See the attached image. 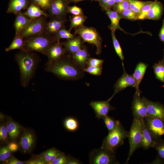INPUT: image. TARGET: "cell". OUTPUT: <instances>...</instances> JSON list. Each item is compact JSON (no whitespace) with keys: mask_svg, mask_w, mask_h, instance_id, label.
<instances>
[{"mask_svg":"<svg viewBox=\"0 0 164 164\" xmlns=\"http://www.w3.org/2000/svg\"><path fill=\"white\" fill-rule=\"evenodd\" d=\"M45 70L53 73L60 79L75 80L83 77L85 72L74 62L70 54L65 53L56 60L48 61Z\"/></svg>","mask_w":164,"mask_h":164,"instance_id":"6da1fadb","label":"cell"},{"mask_svg":"<svg viewBox=\"0 0 164 164\" xmlns=\"http://www.w3.org/2000/svg\"><path fill=\"white\" fill-rule=\"evenodd\" d=\"M15 59L19 70L21 84L26 87L35 75L40 59L34 52L20 50Z\"/></svg>","mask_w":164,"mask_h":164,"instance_id":"7a4b0ae2","label":"cell"},{"mask_svg":"<svg viewBox=\"0 0 164 164\" xmlns=\"http://www.w3.org/2000/svg\"><path fill=\"white\" fill-rule=\"evenodd\" d=\"M25 45L22 50L39 52L46 56L51 46L57 41L54 36L41 34L24 38Z\"/></svg>","mask_w":164,"mask_h":164,"instance_id":"3957f363","label":"cell"},{"mask_svg":"<svg viewBox=\"0 0 164 164\" xmlns=\"http://www.w3.org/2000/svg\"><path fill=\"white\" fill-rule=\"evenodd\" d=\"M128 132L125 130L119 121L117 120L114 129L109 132L104 139L101 147L106 148L115 152L124 143V140L128 138Z\"/></svg>","mask_w":164,"mask_h":164,"instance_id":"277c9868","label":"cell"},{"mask_svg":"<svg viewBox=\"0 0 164 164\" xmlns=\"http://www.w3.org/2000/svg\"><path fill=\"white\" fill-rule=\"evenodd\" d=\"M74 29V34L80 36L84 43L87 42L95 46L96 54H100L102 51V39L95 28L83 25Z\"/></svg>","mask_w":164,"mask_h":164,"instance_id":"5b68a950","label":"cell"},{"mask_svg":"<svg viewBox=\"0 0 164 164\" xmlns=\"http://www.w3.org/2000/svg\"><path fill=\"white\" fill-rule=\"evenodd\" d=\"M130 149L126 164H127L134 151L141 147L142 142V120L134 118L128 138Z\"/></svg>","mask_w":164,"mask_h":164,"instance_id":"8992f818","label":"cell"},{"mask_svg":"<svg viewBox=\"0 0 164 164\" xmlns=\"http://www.w3.org/2000/svg\"><path fill=\"white\" fill-rule=\"evenodd\" d=\"M89 162L91 164L119 163L115 152L102 147L91 151L89 154Z\"/></svg>","mask_w":164,"mask_h":164,"instance_id":"52a82bcc","label":"cell"},{"mask_svg":"<svg viewBox=\"0 0 164 164\" xmlns=\"http://www.w3.org/2000/svg\"><path fill=\"white\" fill-rule=\"evenodd\" d=\"M47 17L42 16L32 19L21 31L20 35L23 38L41 34H44Z\"/></svg>","mask_w":164,"mask_h":164,"instance_id":"ba28073f","label":"cell"},{"mask_svg":"<svg viewBox=\"0 0 164 164\" xmlns=\"http://www.w3.org/2000/svg\"><path fill=\"white\" fill-rule=\"evenodd\" d=\"M141 93L135 92L131 108L134 118L142 120L148 116V113L147 107L143 98L140 97Z\"/></svg>","mask_w":164,"mask_h":164,"instance_id":"9c48e42d","label":"cell"},{"mask_svg":"<svg viewBox=\"0 0 164 164\" xmlns=\"http://www.w3.org/2000/svg\"><path fill=\"white\" fill-rule=\"evenodd\" d=\"M147 126L156 141L164 135V121L157 118L147 116L144 119Z\"/></svg>","mask_w":164,"mask_h":164,"instance_id":"30bf717a","label":"cell"},{"mask_svg":"<svg viewBox=\"0 0 164 164\" xmlns=\"http://www.w3.org/2000/svg\"><path fill=\"white\" fill-rule=\"evenodd\" d=\"M67 0H52L48 11L50 18H66L69 7Z\"/></svg>","mask_w":164,"mask_h":164,"instance_id":"8fae6325","label":"cell"},{"mask_svg":"<svg viewBox=\"0 0 164 164\" xmlns=\"http://www.w3.org/2000/svg\"><path fill=\"white\" fill-rule=\"evenodd\" d=\"M123 72L122 76L117 80L114 85V92L109 98L111 100L118 93L128 87H135V82L132 75L128 74L126 72L122 62Z\"/></svg>","mask_w":164,"mask_h":164,"instance_id":"7c38bea8","label":"cell"},{"mask_svg":"<svg viewBox=\"0 0 164 164\" xmlns=\"http://www.w3.org/2000/svg\"><path fill=\"white\" fill-rule=\"evenodd\" d=\"M111 100L109 98L103 101H92L89 105L93 109L97 118L103 119L108 115L109 112L115 108L110 104Z\"/></svg>","mask_w":164,"mask_h":164,"instance_id":"4fadbf2b","label":"cell"},{"mask_svg":"<svg viewBox=\"0 0 164 164\" xmlns=\"http://www.w3.org/2000/svg\"><path fill=\"white\" fill-rule=\"evenodd\" d=\"M47 21L45 28L44 34L54 36L62 28L65 27V24L67 21L66 18H50Z\"/></svg>","mask_w":164,"mask_h":164,"instance_id":"5bb4252c","label":"cell"},{"mask_svg":"<svg viewBox=\"0 0 164 164\" xmlns=\"http://www.w3.org/2000/svg\"><path fill=\"white\" fill-rule=\"evenodd\" d=\"M146 105L148 116L161 119L164 121V106L157 102L152 101L142 97Z\"/></svg>","mask_w":164,"mask_h":164,"instance_id":"9a60e30c","label":"cell"},{"mask_svg":"<svg viewBox=\"0 0 164 164\" xmlns=\"http://www.w3.org/2000/svg\"><path fill=\"white\" fill-rule=\"evenodd\" d=\"M35 136L33 132L28 129H24L20 138L19 145L24 153L31 152L34 146Z\"/></svg>","mask_w":164,"mask_h":164,"instance_id":"2e32d148","label":"cell"},{"mask_svg":"<svg viewBox=\"0 0 164 164\" xmlns=\"http://www.w3.org/2000/svg\"><path fill=\"white\" fill-rule=\"evenodd\" d=\"M75 63L83 69L87 66V64L90 57L87 47L84 45L80 50L70 54Z\"/></svg>","mask_w":164,"mask_h":164,"instance_id":"e0dca14e","label":"cell"},{"mask_svg":"<svg viewBox=\"0 0 164 164\" xmlns=\"http://www.w3.org/2000/svg\"><path fill=\"white\" fill-rule=\"evenodd\" d=\"M62 43L66 53L71 54L81 49L84 43L80 36H76L73 38L67 39Z\"/></svg>","mask_w":164,"mask_h":164,"instance_id":"ac0fdd59","label":"cell"},{"mask_svg":"<svg viewBox=\"0 0 164 164\" xmlns=\"http://www.w3.org/2000/svg\"><path fill=\"white\" fill-rule=\"evenodd\" d=\"M142 121V142L141 147L147 149L153 146L156 142L149 130L144 119Z\"/></svg>","mask_w":164,"mask_h":164,"instance_id":"d6986e66","label":"cell"},{"mask_svg":"<svg viewBox=\"0 0 164 164\" xmlns=\"http://www.w3.org/2000/svg\"><path fill=\"white\" fill-rule=\"evenodd\" d=\"M30 0H10L6 12L15 15L21 12L22 10L27 9L30 5Z\"/></svg>","mask_w":164,"mask_h":164,"instance_id":"ffe728a7","label":"cell"},{"mask_svg":"<svg viewBox=\"0 0 164 164\" xmlns=\"http://www.w3.org/2000/svg\"><path fill=\"white\" fill-rule=\"evenodd\" d=\"M66 53L62 43L59 40L54 43L50 46L46 56L48 61H51L58 59Z\"/></svg>","mask_w":164,"mask_h":164,"instance_id":"44dd1931","label":"cell"},{"mask_svg":"<svg viewBox=\"0 0 164 164\" xmlns=\"http://www.w3.org/2000/svg\"><path fill=\"white\" fill-rule=\"evenodd\" d=\"M148 65L142 62L137 64L132 74L135 82L136 92H141L139 89V85L145 73Z\"/></svg>","mask_w":164,"mask_h":164,"instance_id":"7402d4cb","label":"cell"},{"mask_svg":"<svg viewBox=\"0 0 164 164\" xmlns=\"http://www.w3.org/2000/svg\"><path fill=\"white\" fill-rule=\"evenodd\" d=\"M15 16L13 24L15 32V36L19 35L22 30L32 20L27 18L22 12L16 14Z\"/></svg>","mask_w":164,"mask_h":164,"instance_id":"603a6c76","label":"cell"},{"mask_svg":"<svg viewBox=\"0 0 164 164\" xmlns=\"http://www.w3.org/2000/svg\"><path fill=\"white\" fill-rule=\"evenodd\" d=\"M28 18L32 20L35 19L42 16L49 17L48 13L42 10L38 6L31 3L26 10L23 13Z\"/></svg>","mask_w":164,"mask_h":164,"instance_id":"cb8c5ba5","label":"cell"},{"mask_svg":"<svg viewBox=\"0 0 164 164\" xmlns=\"http://www.w3.org/2000/svg\"><path fill=\"white\" fill-rule=\"evenodd\" d=\"M164 9L162 3L155 0L149 12L147 19L157 21L160 19L163 14Z\"/></svg>","mask_w":164,"mask_h":164,"instance_id":"d4e9b609","label":"cell"},{"mask_svg":"<svg viewBox=\"0 0 164 164\" xmlns=\"http://www.w3.org/2000/svg\"><path fill=\"white\" fill-rule=\"evenodd\" d=\"M105 12L111 22L110 24L108 26V28L110 30L113 29L115 31L117 29L123 31L120 26L119 22L121 18L119 14L116 11L111 9H108Z\"/></svg>","mask_w":164,"mask_h":164,"instance_id":"484cf974","label":"cell"},{"mask_svg":"<svg viewBox=\"0 0 164 164\" xmlns=\"http://www.w3.org/2000/svg\"><path fill=\"white\" fill-rule=\"evenodd\" d=\"M153 148L156 151L157 155L153 163L164 164V140L161 138L155 143Z\"/></svg>","mask_w":164,"mask_h":164,"instance_id":"4316f807","label":"cell"},{"mask_svg":"<svg viewBox=\"0 0 164 164\" xmlns=\"http://www.w3.org/2000/svg\"><path fill=\"white\" fill-rule=\"evenodd\" d=\"M6 125L9 138L11 140H15L20 134V126L11 119L8 121Z\"/></svg>","mask_w":164,"mask_h":164,"instance_id":"83f0119b","label":"cell"},{"mask_svg":"<svg viewBox=\"0 0 164 164\" xmlns=\"http://www.w3.org/2000/svg\"><path fill=\"white\" fill-rule=\"evenodd\" d=\"M152 67L156 78L164 83V56L161 61L155 63Z\"/></svg>","mask_w":164,"mask_h":164,"instance_id":"f1b7e54d","label":"cell"},{"mask_svg":"<svg viewBox=\"0 0 164 164\" xmlns=\"http://www.w3.org/2000/svg\"><path fill=\"white\" fill-rule=\"evenodd\" d=\"M25 45L24 39L20 35L15 36L12 42L9 46L6 48V52L15 49L22 50Z\"/></svg>","mask_w":164,"mask_h":164,"instance_id":"f546056e","label":"cell"},{"mask_svg":"<svg viewBox=\"0 0 164 164\" xmlns=\"http://www.w3.org/2000/svg\"><path fill=\"white\" fill-rule=\"evenodd\" d=\"M87 17L84 14L79 15H73L70 17V24L69 30L71 32L73 29L83 25Z\"/></svg>","mask_w":164,"mask_h":164,"instance_id":"4dcf8cb0","label":"cell"},{"mask_svg":"<svg viewBox=\"0 0 164 164\" xmlns=\"http://www.w3.org/2000/svg\"><path fill=\"white\" fill-rule=\"evenodd\" d=\"M64 125L65 128L68 131L74 132L78 128L79 123L78 121L73 117L67 118L64 121Z\"/></svg>","mask_w":164,"mask_h":164,"instance_id":"1f68e13d","label":"cell"},{"mask_svg":"<svg viewBox=\"0 0 164 164\" xmlns=\"http://www.w3.org/2000/svg\"><path fill=\"white\" fill-rule=\"evenodd\" d=\"M76 35L71 33L69 30L66 29L64 27L58 31L54 36L56 41L61 39H70L74 38Z\"/></svg>","mask_w":164,"mask_h":164,"instance_id":"d6a6232c","label":"cell"},{"mask_svg":"<svg viewBox=\"0 0 164 164\" xmlns=\"http://www.w3.org/2000/svg\"><path fill=\"white\" fill-rule=\"evenodd\" d=\"M129 3V8L139 15L142 9L147 2L137 0H128Z\"/></svg>","mask_w":164,"mask_h":164,"instance_id":"836d02e7","label":"cell"},{"mask_svg":"<svg viewBox=\"0 0 164 164\" xmlns=\"http://www.w3.org/2000/svg\"><path fill=\"white\" fill-rule=\"evenodd\" d=\"M110 30L113 44L115 52L120 59L122 61L124 60V57L121 47L115 36V32L116 31L113 29H111Z\"/></svg>","mask_w":164,"mask_h":164,"instance_id":"e575fe53","label":"cell"},{"mask_svg":"<svg viewBox=\"0 0 164 164\" xmlns=\"http://www.w3.org/2000/svg\"><path fill=\"white\" fill-rule=\"evenodd\" d=\"M121 19L131 21L138 20V15L129 8L119 14Z\"/></svg>","mask_w":164,"mask_h":164,"instance_id":"d590c367","label":"cell"},{"mask_svg":"<svg viewBox=\"0 0 164 164\" xmlns=\"http://www.w3.org/2000/svg\"><path fill=\"white\" fill-rule=\"evenodd\" d=\"M153 2L148 1L142 8L140 14L138 16V20L147 19L149 12L152 5Z\"/></svg>","mask_w":164,"mask_h":164,"instance_id":"8d00e7d4","label":"cell"},{"mask_svg":"<svg viewBox=\"0 0 164 164\" xmlns=\"http://www.w3.org/2000/svg\"><path fill=\"white\" fill-rule=\"evenodd\" d=\"M56 150L54 148L49 149L38 155L37 157L43 161L46 164H48L50 161L52 155Z\"/></svg>","mask_w":164,"mask_h":164,"instance_id":"74e56055","label":"cell"},{"mask_svg":"<svg viewBox=\"0 0 164 164\" xmlns=\"http://www.w3.org/2000/svg\"><path fill=\"white\" fill-rule=\"evenodd\" d=\"M103 67L101 66H87L83 69L85 72L95 76L101 75L102 72Z\"/></svg>","mask_w":164,"mask_h":164,"instance_id":"f35d334b","label":"cell"},{"mask_svg":"<svg viewBox=\"0 0 164 164\" xmlns=\"http://www.w3.org/2000/svg\"><path fill=\"white\" fill-rule=\"evenodd\" d=\"M103 119L105 126L109 132L111 131L114 129L116 125L117 120H115L108 115L106 116Z\"/></svg>","mask_w":164,"mask_h":164,"instance_id":"ab89813d","label":"cell"},{"mask_svg":"<svg viewBox=\"0 0 164 164\" xmlns=\"http://www.w3.org/2000/svg\"><path fill=\"white\" fill-rule=\"evenodd\" d=\"M129 3L128 0H125L121 2L116 4L111 9L119 14L123 11L128 9Z\"/></svg>","mask_w":164,"mask_h":164,"instance_id":"60d3db41","label":"cell"},{"mask_svg":"<svg viewBox=\"0 0 164 164\" xmlns=\"http://www.w3.org/2000/svg\"><path fill=\"white\" fill-rule=\"evenodd\" d=\"M31 3L38 6L42 10L46 11L49 9L52 0H30Z\"/></svg>","mask_w":164,"mask_h":164,"instance_id":"b9f144b4","label":"cell"},{"mask_svg":"<svg viewBox=\"0 0 164 164\" xmlns=\"http://www.w3.org/2000/svg\"><path fill=\"white\" fill-rule=\"evenodd\" d=\"M98 2L101 9L105 11L111 9L116 4L114 0H100Z\"/></svg>","mask_w":164,"mask_h":164,"instance_id":"7bdbcfd3","label":"cell"},{"mask_svg":"<svg viewBox=\"0 0 164 164\" xmlns=\"http://www.w3.org/2000/svg\"><path fill=\"white\" fill-rule=\"evenodd\" d=\"M8 134L6 125L4 124L1 125L0 127V139L3 142H7L8 140Z\"/></svg>","mask_w":164,"mask_h":164,"instance_id":"ee69618b","label":"cell"},{"mask_svg":"<svg viewBox=\"0 0 164 164\" xmlns=\"http://www.w3.org/2000/svg\"><path fill=\"white\" fill-rule=\"evenodd\" d=\"M11 151L7 146H4L0 149V160L1 161H5L11 156Z\"/></svg>","mask_w":164,"mask_h":164,"instance_id":"f6af8a7d","label":"cell"},{"mask_svg":"<svg viewBox=\"0 0 164 164\" xmlns=\"http://www.w3.org/2000/svg\"><path fill=\"white\" fill-rule=\"evenodd\" d=\"M69 157L70 156L66 155L64 154L48 164H67Z\"/></svg>","mask_w":164,"mask_h":164,"instance_id":"bcb514c9","label":"cell"},{"mask_svg":"<svg viewBox=\"0 0 164 164\" xmlns=\"http://www.w3.org/2000/svg\"><path fill=\"white\" fill-rule=\"evenodd\" d=\"M68 13H70L73 15H79L84 14L82 9L76 5L72 6H69Z\"/></svg>","mask_w":164,"mask_h":164,"instance_id":"7dc6e473","label":"cell"},{"mask_svg":"<svg viewBox=\"0 0 164 164\" xmlns=\"http://www.w3.org/2000/svg\"><path fill=\"white\" fill-rule=\"evenodd\" d=\"M104 61L102 59L90 57L87 62V66H102Z\"/></svg>","mask_w":164,"mask_h":164,"instance_id":"c3c4849f","label":"cell"},{"mask_svg":"<svg viewBox=\"0 0 164 164\" xmlns=\"http://www.w3.org/2000/svg\"><path fill=\"white\" fill-rule=\"evenodd\" d=\"M28 164H44L46 163L38 157L36 159L28 160L25 163Z\"/></svg>","mask_w":164,"mask_h":164,"instance_id":"681fc988","label":"cell"},{"mask_svg":"<svg viewBox=\"0 0 164 164\" xmlns=\"http://www.w3.org/2000/svg\"><path fill=\"white\" fill-rule=\"evenodd\" d=\"M7 164H23L24 162L20 161L16 158L12 157H10L8 161Z\"/></svg>","mask_w":164,"mask_h":164,"instance_id":"f907efd6","label":"cell"},{"mask_svg":"<svg viewBox=\"0 0 164 164\" xmlns=\"http://www.w3.org/2000/svg\"><path fill=\"white\" fill-rule=\"evenodd\" d=\"M7 146L10 151L12 152H14L17 151L19 147L18 144L14 142H12L9 143Z\"/></svg>","mask_w":164,"mask_h":164,"instance_id":"816d5d0a","label":"cell"},{"mask_svg":"<svg viewBox=\"0 0 164 164\" xmlns=\"http://www.w3.org/2000/svg\"><path fill=\"white\" fill-rule=\"evenodd\" d=\"M160 40L164 44V19H163L162 24L158 35Z\"/></svg>","mask_w":164,"mask_h":164,"instance_id":"f5cc1de1","label":"cell"},{"mask_svg":"<svg viewBox=\"0 0 164 164\" xmlns=\"http://www.w3.org/2000/svg\"><path fill=\"white\" fill-rule=\"evenodd\" d=\"M81 162L78 160L70 156L67 164H80Z\"/></svg>","mask_w":164,"mask_h":164,"instance_id":"db71d44e","label":"cell"},{"mask_svg":"<svg viewBox=\"0 0 164 164\" xmlns=\"http://www.w3.org/2000/svg\"><path fill=\"white\" fill-rule=\"evenodd\" d=\"M84 0H67V2L69 4L71 3H76L80 1H83Z\"/></svg>","mask_w":164,"mask_h":164,"instance_id":"11a10c76","label":"cell"},{"mask_svg":"<svg viewBox=\"0 0 164 164\" xmlns=\"http://www.w3.org/2000/svg\"><path fill=\"white\" fill-rule=\"evenodd\" d=\"M116 4L121 2L125 0H114Z\"/></svg>","mask_w":164,"mask_h":164,"instance_id":"9f6ffc18","label":"cell"},{"mask_svg":"<svg viewBox=\"0 0 164 164\" xmlns=\"http://www.w3.org/2000/svg\"><path fill=\"white\" fill-rule=\"evenodd\" d=\"M91 1H100V0H91Z\"/></svg>","mask_w":164,"mask_h":164,"instance_id":"6f0895ef","label":"cell"}]
</instances>
